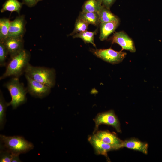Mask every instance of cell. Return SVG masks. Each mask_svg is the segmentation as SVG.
I'll return each instance as SVG.
<instances>
[{
    "instance_id": "obj_1",
    "label": "cell",
    "mask_w": 162,
    "mask_h": 162,
    "mask_svg": "<svg viewBox=\"0 0 162 162\" xmlns=\"http://www.w3.org/2000/svg\"><path fill=\"white\" fill-rule=\"evenodd\" d=\"M0 149L20 155L27 153L32 149V143L20 136H7L0 135Z\"/></svg>"
},
{
    "instance_id": "obj_2",
    "label": "cell",
    "mask_w": 162,
    "mask_h": 162,
    "mask_svg": "<svg viewBox=\"0 0 162 162\" xmlns=\"http://www.w3.org/2000/svg\"><path fill=\"white\" fill-rule=\"evenodd\" d=\"M29 53L24 49L19 54L11 58L6 67L5 72L0 77V80L13 76L19 78L24 73L29 63Z\"/></svg>"
},
{
    "instance_id": "obj_3",
    "label": "cell",
    "mask_w": 162,
    "mask_h": 162,
    "mask_svg": "<svg viewBox=\"0 0 162 162\" xmlns=\"http://www.w3.org/2000/svg\"><path fill=\"white\" fill-rule=\"evenodd\" d=\"M4 86L9 91L11 98L10 101L7 103L8 106H11L13 109H15L26 101L27 89L20 82L19 78L14 77Z\"/></svg>"
},
{
    "instance_id": "obj_4",
    "label": "cell",
    "mask_w": 162,
    "mask_h": 162,
    "mask_svg": "<svg viewBox=\"0 0 162 162\" xmlns=\"http://www.w3.org/2000/svg\"><path fill=\"white\" fill-rule=\"evenodd\" d=\"M25 73L34 80L51 88L55 85L56 74L55 70L53 68L34 66L29 63Z\"/></svg>"
},
{
    "instance_id": "obj_5",
    "label": "cell",
    "mask_w": 162,
    "mask_h": 162,
    "mask_svg": "<svg viewBox=\"0 0 162 162\" xmlns=\"http://www.w3.org/2000/svg\"><path fill=\"white\" fill-rule=\"evenodd\" d=\"M91 51L97 57L112 64L122 62L125 57L127 53L122 51H117L111 48L107 49H91Z\"/></svg>"
},
{
    "instance_id": "obj_6",
    "label": "cell",
    "mask_w": 162,
    "mask_h": 162,
    "mask_svg": "<svg viewBox=\"0 0 162 162\" xmlns=\"http://www.w3.org/2000/svg\"><path fill=\"white\" fill-rule=\"evenodd\" d=\"M94 120L95 123L94 134L98 131L99 126L102 124L112 126L118 132H122L119 120L112 110L99 113Z\"/></svg>"
},
{
    "instance_id": "obj_7",
    "label": "cell",
    "mask_w": 162,
    "mask_h": 162,
    "mask_svg": "<svg viewBox=\"0 0 162 162\" xmlns=\"http://www.w3.org/2000/svg\"><path fill=\"white\" fill-rule=\"evenodd\" d=\"M25 76L27 83V92L31 95L43 98L50 93L52 88L50 87L34 80L26 74H25Z\"/></svg>"
},
{
    "instance_id": "obj_8",
    "label": "cell",
    "mask_w": 162,
    "mask_h": 162,
    "mask_svg": "<svg viewBox=\"0 0 162 162\" xmlns=\"http://www.w3.org/2000/svg\"><path fill=\"white\" fill-rule=\"evenodd\" d=\"M111 40L112 44L116 43L119 45L122 48V51L125 50L133 53L136 51L133 40L124 31L115 33L112 37Z\"/></svg>"
},
{
    "instance_id": "obj_9",
    "label": "cell",
    "mask_w": 162,
    "mask_h": 162,
    "mask_svg": "<svg viewBox=\"0 0 162 162\" xmlns=\"http://www.w3.org/2000/svg\"><path fill=\"white\" fill-rule=\"evenodd\" d=\"M23 37H8L3 43L11 58L24 49Z\"/></svg>"
},
{
    "instance_id": "obj_10",
    "label": "cell",
    "mask_w": 162,
    "mask_h": 162,
    "mask_svg": "<svg viewBox=\"0 0 162 162\" xmlns=\"http://www.w3.org/2000/svg\"><path fill=\"white\" fill-rule=\"evenodd\" d=\"M94 134L102 141L113 146L117 150L123 147L124 141L114 134L107 131L100 130Z\"/></svg>"
},
{
    "instance_id": "obj_11",
    "label": "cell",
    "mask_w": 162,
    "mask_h": 162,
    "mask_svg": "<svg viewBox=\"0 0 162 162\" xmlns=\"http://www.w3.org/2000/svg\"><path fill=\"white\" fill-rule=\"evenodd\" d=\"M25 31V20L23 16L10 21L8 37H23Z\"/></svg>"
},
{
    "instance_id": "obj_12",
    "label": "cell",
    "mask_w": 162,
    "mask_h": 162,
    "mask_svg": "<svg viewBox=\"0 0 162 162\" xmlns=\"http://www.w3.org/2000/svg\"><path fill=\"white\" fill-rule=\"evenodd\" d=\"M88 141L93 147L95 153L107 157V152L110 151L117 150L113 146L105 143L97 137L94 134L90 136Z\"/></svg>"
},
{
    "instance_id": "obj_13",
    "label": "cell",
    "mask_w": 162,
    "mask_h": 162,
    "mask_svg": "<svg viewBox=\"0 0 162 162\" xmlns=\"http://www.w3.org/2000/svg\"><path fill=\"white\" fill-rule=\"evenodd\" d=\"M119 24V19L110 22L100 23V40L101 41L106 40L108 36L115 31Z\"/></svg>"
},
{
    "instance_id": "obj_14",
    "label": "cell",
    "mask_w": 162,
    "mask_h": 162,
    "mask_svg": "<svg viewBox=\"0 0 162 162\" xmlns=\"http://www.w3.org/2000/svg\"><path fill=\"white\" fill-rule=\"evenodd\" d=\"M148 144L134 138H131L124 141L123 147L139 151L144 154L148 153Z\"/></svg>"
},
{
    "instance_id": "obj_15",
    "label": "cell",
    "mask_w": 162,
    "mask_h": 162,
    "mask_svg": "<svg viewBox=\"0 0 162 162\" xmlns=\"http://www.w3.org/2000/svg\"><path fill=\"white\" fill-rule=\"evenodd\" d=\"M103 5L102 0H87L83 4L82 11L84 12H98Z\"/></svg>"
},
{
    "instance_id": "obj_16",
    "label": "cell",
    "mask_w": 162,
    "mask_h": 162,
    "mask_svg": "<svg viewBox=\"0 0 162 162\" xmlns=\"http://www.w3.org/2000/svg\"><path fill=\"white\" fill-rule=\"evenodd\" d=\"M22 4V3L17 0H7L3 4L1 12L3 13L6 11L16 12L19 14Z\"/></svg>"
},
{
    "instance_id": "obj_17",
    "label": "cell",
    "mask_w": 162,
    "mask_h": 162,
    "mask_svg": "<svg viewBox=\"0 0 162 162\" xmlns=\"http://www.w3.org/2000/svg\"><path fill=\"white\" fill-rule=\"evenodd\" d=\"M80 18L88 23L97 26L100 24L99 16L97 12H81L78 16Z\"/></svg>"
},
{
    "instance_id": "obj_18",
    "label": "cell",
    "mask_w": 162,
    "mask_h": 162,
    "mask_svg": "<svg viewBox=\"0 0 162 162\" xmlns=\"http://www.w3.org/2000/svg\"><path fill=\"white\" fill-rule=\"evenodd\" d=\"M98 13L99 16L100 23L119 19L117 16L110 11V9L106 8L104 5L100 10Z\"/></svg>"
},
{
    "instance_id": "obj_19",
    "label": "cell",
    "mask_w": 162,
    "mask_h": 162,
    "mask_svg": "<svg viewBox=\"0 0 162 162\" xmlns=\"http://www.w3.org/2000/svg\"><path fill=\"white\" fill-rule=\"evenodd\" d=\"M97 32V29L93 32L87 30L76 34L73 36V38H80L85 43H91L94 47H96V44L94 41V35L96 34Z\"/></svg>"
},
{
    "instance_id": "obj_20",
    "label": "cell",
    "mask_w": 162,
    "mask_h": 162,
    "mask_svg": "<svg viewBox=\"0 0 162 162\" xmlns=\"http://www.w3.org/2000/svg\"><path fill=\"white\" fill-rule=\"evenodd\" d=\"M10 21L8 18L0 19V43H3L8 37Z\"/></svg>"
},
{
    "instance_id": "obj_21",
    "label": "cell",
    "mask_w": 162,
    "mask_h": 162,
    "mask_svg": "<svg viewBox=\"0 0 162 162\" xmlns=\"http://www.w3.org/2000/svg\"><path fill=\"white\" fill-rule=\"evenodd\" d=\"M8 106L7 103L6 102L3 96L1 91L0 93V128L2 130L3 128L6 121V111Z\"/></svg>"
},
{
    "instance_id": "obj_22",
    "label": "cell",
    "mask_w": 162,
    "mask_h": 162,
    "mask_svg": "<svg viewBox=\"0 0 162 162\" xmlns=\"http://www.w3.org/2000/svg\"><path fill=\"white\" fill-rule=\"evenodd\" d=\"M89 25L82 20L78 18L76 21L73 31L68 36H73L78 33L87 31Z\"/></svg>"
},
{
    "instance_id": "obj_23",
    "label": "cell",
    "mask_w": 162,
    "mask_h": 162,
    "mask_svg": "<svg viewBox=\"0 0 162 162\" xmlns=\"http://www.w3.org/2000/svg\"><path fill=\"white\" fill-rule=\"evenodd\" d=\"M8 52L4 44L0 43V66H4Z\"/></svg>"
},
{
    "instance_id": "obj_24",
    "label": "cell",
    "mask_w": 162,
    "mask_h": 162,
    "mask_svg": "<svg viewBox=\"0 0 162 162\" xmlns=\"http://www.w3.org/2000/svg\"><path fill=\"white\" fill-rule=\"evenodd\" d=\"M14 154L6 150H0V162H12Z\"/></svg>"
},
{
    "instance_id": "obj_25",
    "label": "cell",
    "mask_w": 162,
    "mask_h": 162,
    "mask_svg": "<svg viewBox=\"0 0 162 162\" xmlns=\"http://www.w3.org/2000/svg\"><path fill=\"white\" fill-rule=\"evenodd\" d=\"M102 1L103 5L106 8L110 9L116 0H102Z\"/></svg>"
},
{
    "instance_id": "obj_26",
    "label": "cell",
    "mask_w": 162,
    "mask_h": 162,
    "mask_svg": "<svg viewBox=\"0 0 162 162\" xmlns=\"http://www.w3.org/2000/svg\"><path fill=\"white\" fill-rule=\"evenodd\" d=\"M28 6L32 7L34 6L38 2V0H23Z\"/></svg>"
},
{
    "instance_id": "obj_27",
    "label": "cell",
    "mask_w": 162,
    "mask_h": 162,
    "mask_svg": "<svg viewBox=\"0 0 162 162\" xmlns=\"http://www.w3.org/2000/svg\"><path fill=\"white\" fill-rule=\"evenodd\" d=\"M38 0V2H39V1H41L42 0Z\"/></svg>"
}]
</instances>
